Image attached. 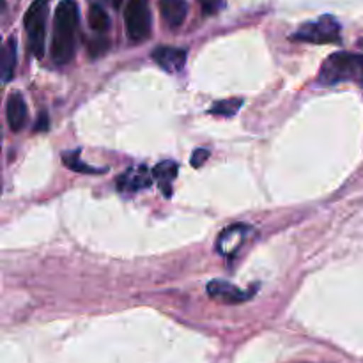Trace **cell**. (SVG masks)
<instances>
[{"instance_id":"cell-1","label":"cell","mask_w":363,"mask_h":363,"mask_svg":"<svg viewBox=\"0 0 363 363\" xmlns=\"http://www.w3.org/2000/svg\"><path fill=\"white\" fill-rule=\"evenodd\" d=\"M78 23H80L78 4L74 0H62L55 11L52 39V59L59 66L71 62V59L74 57Z\"/></svg>"},{"instance_id":"cell-2","label":"cell","mask_w":363,"mask_h":363,"mask_svg":"<svg viewBox=\"0 0 363 363\" xmlns=\"http://www.w3.org/2000/svg\"><path fill=\"white\" fill-rule=\"evenodd\" d=\"M340 82H354L363 85V55L360 53H332L318 74L319 85H335Z\"/></svg>"},{"instance_id":"cell-3","label":"cell","mask_w":363,"mask_h":363,"mask_svg":"<svg viewBox=\"0 0 363 363\" xmlns=\"http://www.w3.org/2000/svg\"><path fill=\"white\" fill-rule=\"evenodd\" d=\"M50 0H34L25 13V30L28 35V48L38 59L45 55L46 18H48Z\"/></svg>"},{"instance_id":"cell-4","label":"cell","mask_w":363,"mask_h":363,"mask_svg":"<svg viewBox=\"0 0 363 363\" xmlns=\"http://www.w3.org/2000/svg\"><path fill=\"white\" fill-rule=\"evenodd\" d=\"M293 39L315 45L337 43L340 39V25L333 16H321L319 20L301 25L293 34Z\"/></svg>"},{"instance_id":"cell-5","label":"cell","mask_w":363,"mask_h":363,"mask_svg":"<svg viewBox=\"0 0 363 363\" xmlns=\"http://www.w3.org/2000/svg\"><path fill=\"white\" fill-rule=\"evenodd\" d=\"M126 34L131 41H144L151 34V9L147 0H128L124 11Z\"/></svg>"},{"instance_id":"cell-6","label":"cell","mask_w":363,"mask_h":363,"mask_svg":"<svg viewBox=\"0 0 363 363\" xmlns=\"http://www.w3.org/2000/svg\"><path fill=\"white\" fill-rule=\"evenodd\" d=\"M152 60L167 73L177 74L186 66V50L174 46H160L152 52Z\"/></svg>"},{"instance_id":"cell-7","label":"cell","mask_w":363,"mask_h":363,"mask_svg":"<svg viewBox=\"0 0 363 363\" xmlns=\"http://www.w3.org/2000/svg\"><path fill=\"white\" fill-rule=\"evenodd\" d=\"M152 174L149 172L147 167H133V169H128L126 172L121 174L117 177V188L123 194H135V191H140L144 188L151 186Z\"/></svg>"},{"instance_id":"cell-8","label":"cell","mask_w":363,"mask_h":363,"mask_svg":"<svg viewBox=\"0 0 363 363\" xmlns=\"http://www.w3.org/2000/svg\"><path fill=\"white\" fill-rule=\"evenodd\" d=\"M208 294L213 300L225 305H236L250 298V294L245 293L243 289L236 287L234 284L225 282V280H211L208 284Z\"/></svg>"},{"instance_id":"cell-9","label":"cell","mask_w":363,"mask_h":363,"mask_svg":"<svg viewBox=\"0 0 363 363\" xmlns=\"http://www.w3.org/2000/svg\"><path fill=\"white\" fill-rule=\"evenodd\" d=\"M7 124L13 131H20L27 123V103L20 92H11L6 103Z\"/></svg>"},{"instance_id":"cell-10","label":"cell","mask_w":363,"mask_h":363,"mask_svg":"<svg viewBox=\"0 0 363 363\" xmlns=\"http://www.w3.org/2000/svg\"><path fill=\"white\" fill-rule=\"evenodd\" d=\"M248 227L243 223H236L234 227L223 230L218 238V243H216V250L222 255H230L233 252H236L240 248V245L243 243L245 236L248 234Z\"/></svg>"},{"instance_id":"cell-11","label":"cell","mask_w":363,"mask_h":363,"mask_svg":"<svg viewBox=\"0 0 363 363\" xmlns=\"http://www.w3.org/2000/svg\"><path fill=\"white\" fill-rule=\"evenodd\" d=\"M160 13L169 27L176 28L186 18L188 4L186 0H160Z\"/></svg>"},{"instance_id":"cell-12","label":"cell","mask_w":363,"mask_h":363,"mask_svg":"<svg viewBox=\"0 0 363 363\" xmlns=\"http://www.w3.org/2000/svg\"><path fill=\"white\" fill-rule=\"evenodd\" d=\"M152 177L158 183L160 190L163 191L165 197L172 195V181L177 177V163L165 160V162H160L158 165L152 169Z\"/></svg>"},{"instance_id":"cell-13","label":"cell","mask_w":363,"mask_h":363,"mask_svg":"<svg viewBox=\"0 0 363 363\" xmlns=\"http://www.w3.org/2000/svg\"><path fill=\"white\" fill-rule=\"evenodd\" d=\"M16 52L18 41L14 35H11L2 48V59H0V73H2V82L7 84L14 77V67H16Z\"/></svg>"},{"instance_id":"cell-14","label":"cell","mask_w":363,"mask_h":363,"mask_svg":"<svg viewBox=\"0 0 363 363\" xmlns=\"http://www.w3.org/2000/svg\"><path fill=\"white\" fill-rule=\"evenodd\" d=\"M89 25H91L92 30L98 32V34H103V32L108 30L110 18L99 4H92V6L89 7Z\"/></svg>"},{"instance_id":"cell-15","label":"cell","mask_w":363,"mask_h":363,"mask_svg":"<svg viewBox=\"0 0 363 363\" xmlns=\"http://www.w3.org/2000/svg\"><path fill=\"white\" fill-rule=\"evenodd\" d=\"M62 162L67 169L74 170V172H82V174H98L103 172V170L94 169V167L85 165L84 162L80 160V151H67L62 155Z\"/></svg>"},{"instance_id":"cell-16","label":"cell","mask_w":363,"mask_h":363,"mask_svg":"<svg viewBox=\"0 0 363 363\" xmlns=\"http://www.w3.org/2000/svg\"><path fill=\"white\" fill-rule=\"evenodd\" d=\"M243 105V101H241L240 98H230V99H223V101H218L215 103V105L211 106V110L209 112L213 113V116H222V117H230L234 116V113L240 110V106Z\"/></svg>"},{"instance_id":"cell-17","label":"cell","mask_w":363,"mask_h":363,"mask_svg":"<svg viewBox=\"0 0 363 363\" xmlns=\"http://www.w3.org/2000/svg\"><path fill=\"white\" fill-rule=\"evenodd\" d=\"M204 14H216L223 7V0H199Z\"/></svg>"},{"instance_id":"cell-18","label":"cell","mask_w":363,"mask_h":363,"mask_svg":"<svg viewBox=\"0 0 363 363\" xmlns=\"http://www.w3.org/2000/svg\"><path fill=\"white\" fill-rule=\"evenodd\" d=\"M106 48H108V41L106 39H92L91 43H89V52H91L92 57H98V55H103V53L106 52Z\"/></svg>"},{"instance_id":"cell-19","label":"cell","mask_w":363,"mask_h":363,"mask_svg":"<svg viewBox=\"0 0 363 363\" xmlns=\"http://www.w3.org/2000/svg\"><path fill=\"white\" fill-rule=\"evenodd\" d=\"M208 158H209V152L206 151V149H197V151L191 155V165H194L195 169H199V167L204 165V162Z\"/></svg>"},{"instance_id":"cell-20","label":"cell","mask_w":363,"mask_h":363,"mask_svg":"<svg viewBox=\"0 0 363 363\" xmlns=\"http://www.w3.org/2000/svg\"><path fill=\"white\" fill-rule=\"evenodd\" d=\"M48 128V117H46V113H39V119L38 123H35V131H41V130H46Z\"/></svg>"},{"instance_id":"cell-21","label":"cell","mask_w":363,"mask_h":363,"mask_svg":"<svg viewBox=\"0 0 363 363\" xmlns=\"http://www.w3.org/2000/svg\"><path fill=\"white\" fill-rule=\"evenodd\" d=\"M108 2H110V6L113 7V9H119L121 4H123V0H108Z\"/></svg>"}]
</instances>
